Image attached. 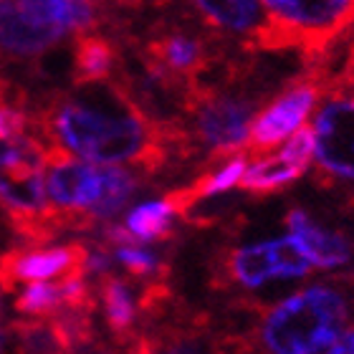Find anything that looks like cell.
Segmentation results:
<instances>
[{"mask_svg":"<svg viewBox=\"0 0 354 354\" xmlns=\"http://www.w3.org/2000/svg\"><path fill=\"white\" fill-rule=\"evenodd\" d=\"M48 147L99 165L162 170L177 147L190 149L183 132L162 127L117 82L86 84L53 96L33 117Z\"/></svg>","mask_w":354,"mask_h":354,"instance_id":"6da1fadb","label":"cell"},{"mask_svg":"<svg viewBox=\"0 0 354 354\" xmlns=\"http://www.w3.org/2000/svg\"><path fill=\"white\" fill-rule=\"evenodd\" d=\"M140 180L122 167H96L59 147L46 155V198L64 228H91L124 210Z\"/></svg>","mask_w":354,"mask_h":354,"instance_id":"7a4b0ae2","label":"cell"},{"mask_svg":"<svg viewBox=\"0 0 354 354\" xmlns=\"http://www.w3.org/2000/svg\"><path fill=\"white\" fill-rule=\"evenodd\" d=\"M48 145L36 134L0 140V207L18 236L41 245L64 233V223L46 198Z\"/></svg>","mask_w":354,"mask_h":354,"instance_id":"3957f363","label":"cell"},{"mask_svg":"<svg viewBox=\"0 0 354 354\" xmlns=\"http://www.w3.org/2000/svg\"><path fill=\"white\" fill-rule=\"evenodd\" d=\"M349 322L347 299L332 286H309L276 304L261 322L266 354H322Z\"/></svg>","mask_w":354,"mask_h":354,"instance_id":"277c9868","label":"cell"},{"mask_svg":"<svg viewBox=\"0 0 354 354\" xmlns=\"http://www.w3.org/2000/svg\"><path fill=\"white\" fill-rule=\"evenodd\" d=\"M266 21L256 30L261 48L322 51L354 23L349 0H268Z\"/></svg>","mask_w":354,"mask_h":354,"instance_id":"5b68a950","label":"cell"},{"mask_svg":"<svg viewBox=\"0 0 354 354\" xmlns=\"http://www.w3.org/2000/svg\"><path fill=\"white\" fill-rule=\"evenodd\" d=\"M187 111L195 114V132L203 147L213 155H233L248 147L251 127L256 122V104L245 96L218 94L213 88L185 96Z\"/></svg>","mask_w":354,"mask_h":354,"instance_id":"8992f818","label":"cell"},{"mask_svg":"<svg viewBox=\"0 0 354 354\" xmlns=\"http://www.w3.org/2000/svg\"><path fill=\"white\" fill-rule=\"evenodd\" d=\"M142 64L149 76L172 88H185V96L200 88V74L210 68L213 51L210 41L200 33L165 28L142 46Z\"/></svg>","mask_w":354,"mask_h":354,"instance_id":"52a82bcc","label":"cell"},{"mask_svg":"<svg viewBox=\"0 0 354 354\" xmlns=\"http://www.w3.org/2000/svg\"><path fill=\"white\" fill-rule=\"evenodd\" d=\"M68 30L59 23L56 0L6 3L0 0V53L33 59L51 51Z\"/></svg>","mask_w":354,"mask_h":354,"instance_id":"ba28073f","label":"cell"},{"mask_svg":"<svg viewBox=\"0 0 354 354\" xmlns=\"http://www.w3.org/2000/svg\"><path fill=\"white\" fill-rule=\"evenodd\" d=\"M311 132L319 172L354 183V94L329 96L317 111Z\"/></svg>","mask_w":354,"mask_h":354,"instance_id":"9c48e42d","label":"cell"},{"mask_svg":"<svg viewBox=\"0 0 354 354\" xmlns=\"http://www.w3.org/2000/svg\"><path fill=\"white\" fill-rule=\"evenodd\" d=\"M311 268L309 256L291 236L241 245L225 261L230 279L245 288H259L276 279H301Z\"/></svg>","mask_w":354,"mask_h":354,"instance_id":"30bf717a","label":"cell"},{"mask_svg":"<svg viewBox=\"0 0 354 354\" xmlns=\"http://www.w3.org/2000/svg\"><path fill=\"white\" fill-rule=\"evenodd\" d=\"M91 251L84 243L53 245V248H15L0 256V283L15 291L18 283H48L74 276H86Z\"/></svg>","mask_w":354,"mask_h":354,"instance_id":"8fae6325","label":"cell"},{"mask_svg":"<svg viewBox=\"0 0 354 354\" xmlns=\"http://www.w3.org/2000/svg\"><path fill=\"white\" fill-rule=\"evenodd\" d=\"M319 88L317 82H299L288 86L279 99H273L263 111H261L251 127V140H248V152L253 155H266L281 145L288 142L299 129L304 127L306 117L319 102Z\"/></svg>","mask_w":354,"mask_h":354,"instance_id":"7c38bea8","label":"cell"},{"mask_svg":"<svg viewBox=\"0 0 354 354\" xmlns=\"http://www.w3.org/2000/svg\"><path fill=\"white\" fill-rule=\"evenodd\" d=\"M288 236L301 245L304 253L309 256L311 266L319 268H342L352 263V245L342 233L322 228L317 221L301 207H294L286 215Z\"/></svg>","mask_w":354,"mask_h":354,"instance_id":"4fadbf2b","label":"cell"},{"mask_svg":"<svg viewBox=\"0 0 354 354\" xmlns=\"http://www.w3.org/2000/svg\"><path fill=\"white\" fill-rule=\"evenodd\" d=\"M99 306H102L104 322L119 339V344L129 347L140 337L137 332V319L142 314L140 288L132 286L127 279L104 273L99 281Z\"/></svg>","mask_w":354,"mask_h":354,"instance_id":"5bb4252c","label":"cell"},{"mask_svg":"<svg viewBox=\"0 0 354 354\" xmlns=\"http://www.w3.org/2000/svg\"><path fill=\"white\" fill-rule=\"evenodd\" d=\"M129 354H225L221 339L200 322L172 326L160 334H140L127 347Z\"/></svg>","mask_w":354,"mask_h":354,"instance_id":"9a60e30c","label":"cell"},{"mask_svg":"<svg viewBox=\"0 0 354 354\" xmlns=\"http://www.w3.org/2000/svg\"><path fill=\"white\" fill-rule=\"evenodd\" d=\"M119 48L102 33H82L74 46V86L111 82Z\"/></svg>","mask_w":354,"mask_h":354,"instance_id":"2e32d148","label":"cell"},{"mask_svg":"<svg viewBox=\"0 0 354 354\" xmlns=\"http://www.w3.org/2000/svg\"><path fill=\"white\" fill-rule=\"evenodd\" d=\"M192 8L205 18L210 28L236 30V33L259 30L266 21L263 3H251V0H221V3L200 0Z\"/></svg>","mask_w":354,"mask_h":354,"instance_id":"e0dca14e","label":"cell"},{"mask_svg":"<svg viewBox=\"0 0 354 354\" xmlns=\"http://www.w3.org/2000/svg\"><path fill=\"white\" fill-rule=\"evenodd\" d=\"M304 172L306 170L291 165L281 155H266L245 167V175L238 187L245 192H261V195L263 192H276L281 187L291 185L294 180H299Z\"/></svg>","mask_w":354,"mask_h":354,"instance_id":"ac0fdd59","label":"cell"},{"mask_svg":"<svg viewBox=\"0 0 354 354\" xmlns=\"http://www.w3.org/2000/svg\"><path fill=\"white\" fill-rule=\"evenodd\" d=\"M172 207L165 200H152L145 205H137L127 215L124 230L137 241V243H149V241H162L172 236Z\"/></svg>","mask_w":354,"mask_h":354,"instance_id":"d6986e66","label":"cell"},{"mask_svg":"<svg viewBox=\"0 0 354 354\" xmlns=\"http://www.w3.org/2000/svg\"><path fill=\"white\" fill-rule=\"evenodd\" d=\"M109 256L134 279L160 281V276H167V266L160 261V256L140 245H111Z\"/></svg>","mask_w":354,"mask_h":354,"instance_id":"ffe728a7","label":"cell"},{"mask_svg":"<svg viewBox=\"0 0 354 354\" xmlns=\"http://www.w3.org/2000/svg\"><path fill=\"white\" fill-rule=\"evenodd\" d=\"M279 155L283 157V160H288L291 165H296V167L306 170L309 162L314 160V132H311V127H301V129L283 145V149H281Z\"/></svg>","mask_w":354,"mask_h":354,"instance_id":"44dd1931","label":"cell"},{"mask_svg":"<svg viewBox=\"0 0 354 354\" xmlns=\"http://www.w3.org/2000/svg\"><path fill=\"white\" fill-rule=\"evenodd\" d=\"M28 122H30V117L18 106V104H8V102L0 104V140L26 134Z\"/></svg>","mask_w":354,"mask_h":354,"instance_id":"7402d4cb","label":"cell"},{"mask_svg":"<svg viewBox=\"0 0 354 354\" xmlns=\"http://www.w3.org/2000/svg\"><path fill=\"white\" fill-rule=\"evenodd\" d=\"M326 354H354V329H347V332L342 334L339 339H337V344Z\"/></svg>","mask_w":354,"mask_h":354,"instance_id":"603a6c76","label":"cell"},{"mask_svg":"<svg viewBox=\"0 0 354 354\" xmlns=\"http://www.w3.org/2000/svg\"><path fill=\"white\" fill-rule=\"evenodd\" d=\"M0 354H10V339H8V329L0 326Z\"/></svg>","mask_w":354,"mask_h":354,"instance_id":"cb8c5ba5","label":"cell"},{"mask_svg":"<svg viewBox=\"0 0 354 354\" xmlns=\"http://www.w3.org/2000/svg\"><path fill=\"white\" fill-rule=\"evenodd\" d=\"M0 286H3V283H0Z\"/></svg>","mask_w":354,"mask_h":354,"instance_id":"d4e9b609","label":"cell"}]
</instances>
